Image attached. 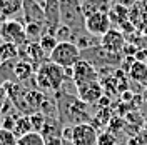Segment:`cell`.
<instances>
[{"mask_svg":"<svg viewBox=\"0 0 147 145\" xmlns=\"http://www.w3.org/2000/svg\"><path fill=\"white\" fill-rule=\"evenodd\" d=\"M146 64H147V62H146Z\"/></svg>","mask_w":147,"mask_h":145,"instance_id":"39","label":"cell"},{"mask_svg":"<svg viewBox=\"0 0 147 145\" xmlns=\"http://www.w3.org/2000/svg\"><path fill=\"white\" fill-rule=\"evenodd\" d=\"M104 95V87L99 80L95 82H89V83H84L77 87V97L85 102L87 105H95L100 97Z\"/></svg>","mask_w":147,"mask_h":145,"instance_id":"11","label":"cell"},{"mask_svg":"<svg viewBox=\"0 0 147 145\" xmlns=\"http://www.w3.org/2000/svg\"><path fill=\"white\" fill-rule=\"evenodd\" d=\"M82 58V50L75 45V42H59L57 47L49 55V60L60 67H74Z\"/></svg>","mask_w":147,"mask_h":145,"instance_id":"4","label":"cell"},{"mask_svg":"<svg viewBox=\"0 0 147 145\" xmlns=\"http://www.w3.org/2000/svg\"><path fill=\"white\" fill-rule=\"evenodd\" d=\"M13 72L17 77V82H24L30 79V75L34 73V65L27 60H17V64L13 67Z\"/></svg>","mask_w":147,"mask_h":145,"instance_id":"21","label":"cell"},{"mask_svg":"<svg viewBox=\"0 0 147 145\" xmlns=\"http://www.w3.org/2000/svg\"><path fill=\"white\" fill-rule=\"evenodd\" d=\"M17 145H45V142H44V137L38 132H30L27 135L20 137Z\"/></svg>","mask_w":147,"mask_h":145,"instance_id":"25","label":"cell"},{"mask_svg":"<svg viewBox=\"0 0 147 145\" xmlns=\"http://www.w3.org/2000/svg\"><path fill=\"white\" fill-rule=\"evenodd\" d=\"M65 79V72L64 67L54 64L50 60H47L45 64H42L37 68L35 73V83L38 87V90L42 92H59L62 90L64 87Z\"/></svg>","mask_w":147,"mask_h":145,"instance_id":"2","label":"cell"},{"mask_svg":"<svg viewBox=\"0 0 147 145\" xmlns=\"http://www.w3.org/2000/svg\"><path fill=\"white\" fill-rule=\"evenodd\" d=\"M125 44H127L125 42V35L120 30H115V28H110L105 35L100 37V45L105 50L112 52V54H122Z\"/></svg>","mask_w":147,"mask_h":145,"instance_id":"12","label":"cell"},{"mask_svg":"<svg viewBox=\"0 0 147 145\" xmlns=\"http://www.w3.org/2000/svg\"><path fill=\"white\" fill-rule=\"evenodd\" d=\"M62 140L65 144H72V125H64V128H62Z\"/></svg>","mask_w":147,"mask_h":145,"instance_id":"31","label":"cell"},{"mask_svg":"<svg viewBox=\"0 0 147 145\" xmlns=\"http://www.w3.org/2000/svg\"><path fill=\"white\" fill-rule=\"evenodd\" d=\"M59 112V120L62 125H79V124H90L92 115L89 105L77 97V93L59 90L54 95Z\"/></svg>","mask_w":147,"mask_h":145,"instance_id":"1","label":"cell"},{"mask_svg":"<svg viewBox=\"0 0 147 145\" xmlns=\"http://www.w3.org/2000/svg\"><path fill=\"white\" fill-rule=\"evenodd\" d=\"M82 58L89 60L94 67H117L122 64V54H112L102 45H95L82 50Z\"/></svg>","mask_w":147,"mask_h":145,"instance_id":"5","label":"cell"},{"mask_svg":"<svg viewBox=\"0 0 147 145\" xmlns=\"http://www.w3.org/2000/svg\"><path fill=\"white\" fill-rule=\"evenodd\" d=\"M110 0H84L82 2V10H84V15L89 17L95 12H105L109 13L110 10Z\"/></svg>","mask_w":147,"mask_h":145,"instance_id":"15","label":"cell"},{"mask_svg":"<svg viewBox=\"0 0 147 145\" xmlns=\"http://www.w3.org/2000/svg\"><path fill=\"white\" fill-rule=\"evenodd\" d=\"M20 57V47L10 42H2L0 44V62L7 60H15Z\"/></svg>","mask_w":147,"mask_h":145,"instance_id":"20","label":"cell"},{"mask_svg":"<svg viewBox=\"0 0 147 145\" xmlns=\"http://www.w3.org/2000/svg\"><path fill=\"white\" fill-rule=\"evenodd\" d=\"M32 130V124H30V115H18L17 122H15V127H13V134L17 135V138L27 135Z\"/></svg>","mask_w":147,"mask_h":145,"instance_id":"22","label":"cell"},{"mask_svg":"<svg viewBox=\"0 0 147 145\" xmlns=\"http://www.w3.org/2000/svg\"><path fill=\"white\" fill-rule=\"evenodd\" d=\"M18 138L13 134V130H7V128H0V145H17Z\"/></svg>","mask_w":147,"mask_h":145,"instance_id":"28","label":"cell"},{"mask_svg":"<svg viewBox=\"0 0 147 145\" xmlns=\"http://www.w3.org/2000/svg\"><path fill=\"white\" fill-rule=\"evenodd\" d=\"M95 80H99V70H97L89 60L80 58L77 64L74 65L72 82H74V85H75V90H77L79 85L89 83V82H95Z\"/></svg>","mask_w":147,"mask_h":145,"instance_id":"7","label":"cell"},{"mask_svg":"<svg viewBox=\"0 0 147 145\" xmlns=\"http://www.w3.org/2000/svg\"><path fill=\"white\" fill-rule=\"evenodd\" d=\"M117 144V138L114 134H110L109 130L107 132H99V137H97V145H115Z\"/></svg>","mask_w":147,"mask_h":145,"instance_id":"29","label":"cell"},{"mask_svg":"<svg viewBox=\"0 0 147 145\" xmlns=\"http://www.w3.org/2000/svg\"><path fill=\"white\" fill-rule=\"evenodd\" d=\"M17 60L18 58L0 62V87L9 83V82H17V77H15V72H13V67L17 64Z\"/></svg>","mask_w":147,"mask_h":145,"instance_id":"18","label":"cell"},{"mask_svg":"<svg viewBox=\"0 0 147 145\" xmlns=\"http://www.w3.org/2000/svg\"><path fill=\"white\" fill-rule=\"evenodd\" d=\"M0 25H2V22H0Z\"/></svg>","mask_w":147,"mask_h":145,"instance_id":"38","label":"cell"},{"mask_svg":"<svg viewBox=\"0 0 147 145\" xmlns=\"http://www.w3.org/2000/svg\"><path fill=\"white\" fill-rule=\"evenodd\" d=\"M146 99H147V83H146Z\"/></svg>","mask_w":147,"mask_h":145,"instance_id":"37","label":"cell"},{"mask_svg":"<svg viewBox=\"0 0 147 145\" xmlns=\"http://www.w3.org/2000/svg\"><path fill=\"white\" fill-rule=\"evenodd\" d=\"M2 120H3V113H2V110H0V128H2Z\"/></svg>","mask_w":147,"mask_h":145,"instance_id":"36","label":"cell"},{"mask_svg":"<svg viewBox=\"0 0 147 145\" xmlns=\"http://www.w3.org/2000/svg\"><path fill=\"white\" fill-rule=\"evenodd\" d=\"M99 132L92 124H79L72 127V145H97Z\"/></svg>","mask_w":147,"mask_h":145,"instance_id":"9","label":"cell"},{"mask_svg":"<svg viewBox=\"0 0 147 145\" xmlns=\"http://www.w3.org/2000/svg\"><path fill=\"white\" fill-rule=\"evenodd\" d=\"M127 75L130 77V80L137 82V83L146 87V83H147V64L146 62H137L136 60L132 64V67H130V70H129Z\"/></svg>","mask_w":147,"mask_h":145,"instance_id":"16","label":"cell"},{"mask_svg":"<svg viewBox=\"0 0 147 145\" xmlns=\"http://www.w3.org/2000/svg\"><path fill=\"white\" fill-rule=\"evenodd\" d=\"M134 58L137 62H147V48H139L134 55Z\"/></svg>","mask_w":147,"mask_h":145,"instance_id":"32","label":"cell"},{"mask_svg":"<svg viewBox=\"0 0 147 145\" xmlns=\"http://www.w3.org/2000/svg\"><path fill=\"white\" fill-rule=\"evenodd\" d=\"M109 17H110V22L112 23H115V25H122V23H125L127 20H130V12H129L127 7H124V5H112L109 10Z\"/></svg>","mask_w":147,"mask_h":145,"instance_id":"17","label":"cell"},{"mask_svg":"<svg viewBox=\"0 0 147 145\" xmlns=\"http://www.w3.org/2000/svg\"><path fill=\"white\" fill-rule=\"evenodd\" d=\"M45 120L47 117L42 113V112H34V113H30V124H32V130L34 132H42V128L45 125Z\"/></svg>","mask_w":147,"mask_h":145,"instance_id":"27","label":"cell"},{"mask_svg":"<svg viewBox=\"0 0 147 145\" xmlns=\"http://www.w3.org/2000/svg\"><path fill=\"white\" fill-rule=\"evenodd\" d=\"M75 45L79 47L80 50H85V48H90V47H95V45H100V40L97 38V37H94V35H80L75 38Z\"/></svg>","mask_w":147,"mask_h":145,"instance_id":"24","label":"cell"},{"mask_svg":"<svg viewBox=\"0 0 147 145\" xmlns=\"http://www.w3.org/2000/svg\"><path fill=\"white\" fill-rule=\"evenodd\" d=\"M47 57L49 55L44 52V48L40 47L38 42H28L25 47H20V58L22 60H27L34 65V68H38L42 64L47 62Z\"/></svg>","mask_w":147,"mask_h":145,"instance_id":"10","label":"cell"},{"mask_svg":"<svg viewBox=\"0 0 147 145\" xmlns=\"http://www.w3.org/2000/svg\"><path fill=\"white\" fill-rule=\"evenodd\" d=\"M117 3H120V5H124V7H132L134 3H136V0H117Z\"/></svg>","mask_w":147,"mask_h":145,"instance_id":"34","label":"cell"},{"mask_svg":"<svg viewBox=\"0 0 147 145\" xmlns=\"http://www.w3.org/2000/svg\"><path fill=\"white\" fill-rule=\"evenodd\" d=\"M24 0H0V20H10L22 13Z\"/></svg>","mask_w":147,"mask_h":145,"instance_id":"14","label":"cell"},{"mask_svg":"<svg viewBox=\"0 0 147 145\" xmlns=\"http://www.w3.org/2000/svg\"><path fill=\"white\" fill-rule=\"evenodd\" d=\"M38 44H40V47L44 48V52H45L47 55H50V54H52V50H54L55 47H57L59 40H57V37H55V35H50V34H44V35L40 37Z\"/></svg>","mask_w":147,"mask_h":145,"instance_id":"26","label":"cell"},{"mask_svg":"<svg viewBox=\"0 0 147 145\" xmlns=\"http://www.w3.org/2000/svg\"><path fill=\"white\" fill-rule=\"evenodd\" d=\"M0 38L2 42H10L18 47H25L28 44L27 34H25V25L18 20H3L0 25Z\"/></svg>","mask_w":147,"mask_h":145,"instance_id":"6","label":"cell"},{"mask_svg":"<svg viewBox=\"0 0 147 145\" xmlns=\"http://www.w3.org/2000/svg\"><path fill=\"white\" fill-rule=\"evenodd\" d=\"M110 17L105 12H95L85 17V32L94 37H104L110 30Z\"/></svg>","mask_w":147,"mask_h":145,"instance_id":"8","label":"cell"},{"mask_svg":"<svg viewBox=\"0 0 147 145\" xmlns=\"http://www.w3.org/2000/svg\"><path fill=\"white\" fill-rule=\"evenodd\" d=\"M45 100V95L42 90H25V102H27L28 109L34 112H40L42 103Z\"/></svg>","mask_w":147,"mask_h":145,"instance_id":"19","label":"cell"},{"mask_svg":"<svg viewBox=\"0 0 147 145\" xmlns=\"http://www.w3.org/2000/svg\"><path fill=\"white\" fill-rule=\"evenodd\" d=\"M132 97H134V95H132V92H130V90H125L124 93H122V100H124V102H127V100H130Z\"/></svg>","mask_w":147,"mask_h":145,"instance_id":"35","label":"cell"},{"mask_svg":"<svg viewBox=\"0 0 147 145\" xmlns=\"http://www.w3.org/2000/svg\"><path fill=\"white\" fill-rule=\"evenodd\" d=\"M45 25L44 23H25V34H27L28 42H38L40 37L44 35Z\"/></svg>","mask_w":147,"mask_h":145,"instance_id":"23","label":"cell"},{"mask_svg":"<svg viewBox=\"0 0 147 145\" xmlns=\"http://www.w3.org/2000/svg\"><path fill=\"white\" fill-rule=\"evenodd\" d=\"M22 15L25 23H44L45 25V12L35 0H24Z\"/></svg>","mask_w":147,"mask_h":145,"instance_id":"13","label":"cell"},{"mask_svg":"<svg viewBox=\"0 0 147 145\" xmlns=\"http://www.w3.org/2000/svg\"><path fill=\"white\" fill-rule=\"evenodd\" d=\"M95 105H99V109H107V107L110 105V97L104 93V95L100 97V100H99V102H97Z\"/></svg>","mask_w":147,"mask_h":145,"instance_id":"33","label":"cell"},{"mask_svg":"<svg viewBox=\"0 0 147 145\" xmlns=\"http://www.w3.org/2000/svg\"><path fill=\"white\" fill-rule=\"evenodd\" d=\"M15 122H17V118H12V115H10V113H7V115H3L2 127L7 128V130H13V127H15Z\"/></svg>","mask_w":147,"mask_h":145,"instance_id":"30","label":"cell"},{"mask_svg":"<svg viewBox=\"0 0 147 145\" xmlns=\"http://www.w3.org/2000/svg\"><path fill=\"white\" fill-rule=\"evenodd\" d=\"M60 5V23L72 28L75 38L85 30V15L80 0H59Z\"/></svg>","mask_w":147,"mask_h":145,"instance_id":"3","label":"cell"}]
</instances>
